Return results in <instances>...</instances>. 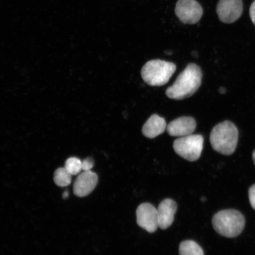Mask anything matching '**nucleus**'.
I'll return each mask as SVG.
<instances>
[{"mask_svg": "<svg viewBox=\"0 0 255 255\" xmlns=\"http://www.w3.org/2000/svg\"><path fill=\"white\" fill-rule=\"evenodd\" d=\"M203 73L198 65L190 63L178 76L176 81L167 88L166 95L169 98L182 100L193 95L202 84Z\"/></svg>", "mask_w": 255, "mask_h": 255, "instance_id": "1", "label": "nucleus"}, {"mask_svg": "<svg viewBox=\"0 0 255 255\" xmlns=\"http://www.w3.org/2000/svg\"><path fill=\"white\" fill-rule=\"evenodd\" d=\"M238 139V128L229 121L218 124L213 128L210 135V141L213 149L225 155L234 154Z\"/></svg>", "mask_w": 255, "mask_h": 255, "instance_id": "2", "label": "nucleus"}, {"mask_svg": "<svg viewBox=\"0 0 255 255\" xmlns=\"http://www.w3.org/2000/svg\"><path fill=\"white\" fill-rule=\"evenodd\" d=\"M212 225L220 235L233 238L238 237L243 232L245 219L244 215L238 210H221L213 217Z\"/></svg>", "mask_w": 255, "mask_h": 255, "instance_id": "3", "label": "nucleus"}, {"mask_svg": "<svg viewBox=\"0 0 255 255\" xmlns=\"http://www.w3.org/2000/svg\"><path fill=\"white\" fill-rule=\"evenodd\" d=\"M176 71L174 63L161 60H152L145 64L141 70L143 81L152 87H160L169 81Z\"/></svg>", "mask_w": 255, "mask_h": 255, "instance_id": "4", "label": "nucleus"}, {"mask_svg": "<svg viewBox=\"0 0 255 255\" xmlns=\"http://www.w3.org/2000/svg\"><path fill=\"white\" fill-rule=\"evenodd\" d=\"M204 138L202 135L191 134L175 140L173 148L181 157L191 162L200 157L203 149Z\"/></svg>", "mask_w": 255, "mask_h": 255, "instance_id": "5", "label": "nucleus"}, {"mask_svg": "<svg viewBox=\"0 0 255 255\" xmlns=\"http://www.w3.org/2000/svg\"><path fill=\"white\" fill-rule=\"evenodd\" d=\"M175 12L182 23L194 24L200 21L203 10L202 6L196 0H178Z\"/></svg>", "mask_w": 255, "mask_h": 255, "instance_id": "6", "label": "nucleus"}, {"mask_svg": "<svg viewBox=\"0 0 255 255\" xmlns=\"http://www.w3.org/2000/svg\"><path fill=\"white\" fill-rule=\"evenodd\" d=\"M137 224L148 233L155 232L159 227L157 209L148 203L140 205L136 211Z\"/></svg>", "mask_w": 255, "mask_h": 255, "instance_id": "7", "label": "nucleus"}, {"mask_svg": "<svg viewBox=\"0 0 255 255\" xmlns=\"http://www.w3.org/2000/svg\"><path fill=\"white\" fill-rule=\"evenodd\" d=\"M242 0H219L216 12L223 23L230 24L238 20L243 12Z\"/></svg>", "mask_w": 255, "mask_h": 255, "instance_id": "8", "label": "nucleus"}, {"mask_svg": "<svg viewBox=\"0 0 255 255\" xmlns=\"http://www.w3.org/2000/svg\"><path fill=\"white\" fill-rule=\"evenodd\" d=\"M98 182L97 174L91 171L82 172L73 184V193L79 197L87 196L95 189Z\"/></svg>", "mask_w": 255, "mask_h": 255, "instance_id": "9", "label": "nucleus"}, {"mask_svg": "<svg viewBox=\"0 0 255 255\" xmlns=\"http://www.w3.org/2000/svg\"><path fill=\"white\" fill-rule=\"evenodd\" d=\"M196 127V121L193 117H182L169 123L166 130L170 136L183 137L193 134Z\"/></svg>", "mask_w": 255, "mask_h": 255, "instance_id": "10", "label": "nucleus"}, {"mask_svg": "<svg viewBox=\"0 0 255 255\" xmlns=\"http://www.w3.org/2000/svg\"><path fill=\"white\" fill-rule=\"evenodd\" d=\"M177 210V203L173 200L166 199L159 203L157 208L159 228L164 230L173 224Z\"/></svg>", "mask_w": 255, "mask_h": 255, "instance_id": "11", "label": "nucleus"}, {"mask_svg": "<svg viewBox=\"0 0 255 255\" xmlns=\"http://www.w3.org/2000/svg\"><path fill=\"white\" fill-rule=\"evenodd\" d=\"M166 121L157 114L152 115L142 128L143 135L146 138H154L163 133L167 129Z\"/></svg>", "mask_w": 255, "mask_h": 255, "instance_id": "12", "label": "nucleus"}, {"mask_svg": "<svg viewBox=\"0 0 255 255\" xmlns=\"http://www.w3.org/2000/svg\"><path fill=\"white\" fill-rule=\"evenodd\" d=\"M180 255H204L203 249L193 241H185L180 245Z\"/></svg>", "mask_w": 255, "mask_h": 255, "instance_id": "13", "label": "nucleus"}, {"mask_svg": "<svg viewBox=\"0 0 255 255\" xmlns=\"http://www.w3.org/2000/svg\"><path fill=\"white\" fill-rule=\"evenodd\" d=\"M54 181L59 187L68 186L72 182V175L65 167L59 168L57 169L54 174Z\"/></svg>", "mask_w": 255, "mask_h": 255, "instance_id": "14", "label": "nucleus"}, {"mask_svg": "<svg viewBox=\"0 0 255 255\" xmlns=\"http://www.w3.org/2000/svg\"><path fill=\"white\" fill-rule=\"evenodd\" d=\"M65 167L72 175H78L82 171V161L76 157L69 158L66 161Z\"/></svg>", "mask_w": 255, "mask_h": 255, "instance_id": "15", "label": "nucleus"}, {"mask_svg": "<svg viewBox=\"0 0 255 255\" xmlns=\"http://www.w3.org/2000/svg\"><path fill=\"white\" fill-rule=\"evenodd\" d=\"M82 170L84 171H91L94 167V161L92 158H87L82 161Z\"/></svg>", "mask_w": 255, "mask_h": 255, "instance_id": "16", "label": "nucleus"}, {"mask_svg": "<svg viewBox=\"0 0 255 255\" xmlns=\"http://www.w3.org/2000/svg\"><path fill=\"white\" fill-rule=\"evenodd\" d=\"M249 199L252 207L255 210V184L249 190Z\"/></svg>", "mask_w": 255, "mask_h": 255, "instance_id": "17", "label": "nucleus"}, {"mask_svg": "<svg viewBox=\"0 0 255 255\" xmlns=\"http://www.w3.org/2000/svg\"><path fill=\"white\" fill-rule=\"evenodd\" d=\"M250 17L252 21L255 25V0L252 3L250 9Z\"/></svg>", "mask_w": 255, "mask_h": 255, "instance_id": "18", "label": "nucleus"}, {"mask_svg": "<svg viewBox=\"0 0 255 255\" xmlns=\"http://www.w3.org/2000/svg\"><path fill=\"white\" fill-rule=\"evenodd\" d=\"M219 93L221 94H225L226 92V89L225 88L221 87L219 89Z\"/></svg>", "mask_w": 255, "mask_h": 255, "instance_id": "19", "label": "nucleus"}, {"mask_svg": "<svg viewBox=\"0 0 255 255\" xmlns=\"http://www.w3.org/2000/svg\"><path fill=\"white\" fill-rule=\"evenodd\" d=\"M68 196H69L68 191H65V192H64L63 194V196H62L63 198L64 199H68Z\"/></svg>", "mask_w": 255, "mask_h": 255, "instance_id": "20", "label": "nucleus"}, {"mask_svg": "<svg viewBox=\"0 0 255 255\" xmlns=\"http://www.w3.org/2000/svg\"><path fill=\"white\" fill-rule=\"evenodd\" d=\"M253 161H254V164L255 165V149L253 152Z\"/></svg>", "mask_w": 255, "mask_h": 255, "instance_id": "21", "label": "nucleus"}]
</instances>
